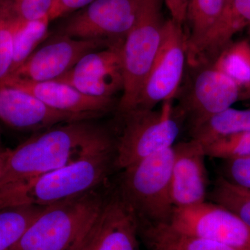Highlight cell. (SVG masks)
Listing matches in <instances>:
<instances>
[{
    "mask_svg": "<svg viewBox=\"0 0 250 250\" xmlns=\"http://www.w3.org/2000/svg\"><path fill=\"white\" fill-rule=\"evenodd\" d=\"M250 131V109L229 108L191 129L192 139L204 147L226 136Z\"/></svg>",
    "mask_w": 250,
    "mask_h": 250,
    "instance_id": "cell-19",
    "label": "cell"
},
{
    "mask_svg": "<svg viewBox=\"0 0 250 250\" xmlns=\"http://www.w3.org/2000/svg\"><path fill=\"white\" fill-rule=\"evenodd\" d=\"M250 27V0H225L223 12L201 43L188 56L192 63H210L238 31Z\"/></svg>",
    "mask_w": 250,
    "mask_h": 250,
    "instance_id": "cell-17",
    "label": "cell"
},
{
    "mask_svg": "<svg viewBox=\"0 0 250 250\" xmlns=\"http://www.w3.org/2000/svg\"><path fill=\"white\" fill-rule=\"evenodd\" d=\"M223 178L250 191V156L223 160Z\"/></svg>",
    "mask_w": 250,
    "mask_h": 250,
    "instance_id": "cell-27",
    "label": "cell"
},
{
    "mask_svg": "<svg viewBox=\"0 0 250 250\" xmlns=\"http://www.w3.org/2000/svg\"><path fill=\"white\" fill-rule=\"evenodd\" d=\"M173 146L124 169L118 188L141 220L168 223L174 210L171 198Z\"/></svg>",
    "mask_w": 250,
    "mask_h": 250,
    "instance_id": "cell-5",
    "label": "cell"
},
{
    "mask_svg": "<svg viewBox=\"0 0 250 250\" xmlns=\"http://www.w3.org/2000/svg\"><path fill=\"white\" fill-rule=\"evenodd\" d=\"M111 46L104 41L75 39L60 34L34 51L8 77L34 82L57 80L71 70L85 54Z\"/></svg>",
    "mask_w": 250,
    "mask_h": 250,
    "instance_id": "cell-11",
    "label": "cell"
},
{
    "mask_svg": "<svg viewBox=\"0 0 250 250\" xmlns=\"http://www.w3.org/2000/svg\"><path fill=\"white\" fill-rule=\"evenodd\" d=\"M90 234L88 235V236L86 238H85V241H83V243H82V244L81 245V246L79 247L78 248H77V250H92L91 245H90Z\"/></svg>",
    "mask_w": 250,
    "mask_h": 250,
    "instance_id": "cell-31",
    "label": "cell"
},
{
    "mask_svg": "<svg viewBox=\"0 0 250 250\" xmlns=\"http://www.w3.org/2000/svg\"><path fill=\"white\" fill-rule=\"evenodd\" d=\"M187 62L183 26L168 20L159 53L143 83L134 110L153 109L159 104L173 100L182 83Z\"/></svg>",
    "mask_w": 250,
    "mask_h": 250,
    "instance_id": "cell-7",
    "label": "cell"
},
{
    "mask_svg": "<svg viewBox=\"0 0 250 250\" xmlns=\"http://www.w3.org/2000/svg\"><path fill=\"white\" fill-rule=\"evenodd\" d=\"M189 1L190 0H165L166 6L172 16L171 19L182 26L187 21Z\"/></svg>",
    "mask_w": 250,
    "mask_h": 250,
    "instance_id": "cell-30",
    "label": "cell"
},
{
    "mask_svg": "<svg viewBox=\"0 0 250 250\" xmlns=\"http://www.w3.org/2000/svg\"><path fill=\"white\" fill-rule=\"evenodd\" d=\"M139 218L117 188L106 195L90 235L92 250H141Z\"/></svg>",
    "mask_w": 250,
    "mask_h": 250,
    "instance_id": "cell-13",
    "label": "cell"
},
{
    "mask_svg": "<svg viewBox=\"0 0 250 250\" xmlns=\"http://www.w3.org/2000/svg\"><path fill=\"white\" fill-rule=\"evenodd\" d=\"M18 18L12 0H0V83L11 73L14 54V29Z\"/></svg>",
    "mask_w": 250,
    "mask_h": 250,
    "instance_id": "cell-25",
    "label": "cell"
},
{
    "mask_svg": "<svg viewBox=\"0 0 250 250\" xmlns=\"http://www.w3.org/2000/svg\"><path fill=\"white\" fill-rule=\"evenodd\" d=\"M123 45H113L85 54L57 81L71 85L88 96L114 98L124 88Z\"/></svg>",
    "mask_w": 250,
    "mask_h": 250,
    "instance_id": "cell-12",
    "label": "cell"
},
{
    "mask_svg": "<svg viewBox=\"0 0 250 250\" xmlns=\"http://www.w3.org/2000/svg\"><path fill=\"white\" fill-rule=\"evenodd\" d=\"M115 149L36 176L0 190V209L14 206H48L81 196L107 182Z\"/></svg>",
    "mask_w": 250,
    "mask_h": 250,
    "instance_id": "cell-2",
    "label": "cell"
},
{
    "mask_svg": "<svg viewBox=\"0 0 250 250\" xmlns=\"http://www.w3.org/2000/svg\"><path fill=\"white\" fill-rule=\"evenodd\" d=\"M140 0H95L69 20L61 34L123 45L134 26Z\"/></svg>",
    "mask_w": 250,
    "mask_h": 250,
    "instance_id": "cell-9",
    "label": "cell"
},
{
    "mask_svg": "<svg viewBox=\"0 0 250 250\" xmlns=\"http://www.w3.org/2000/svg\"><path fill=\"white\" fill-rule=\"evenodd\" d=\"M46 207L14 206L0 209V250H9Z\"/></svg>",
    "mask_w": 250,
    "mask_h": 250,
    "instance_id": "cell-23",
    "label": "cell"
},
{
    "mask_svg": "<svg viewBox=\"0 0 250 250\" xmlns=\"http://www.w3.org/2000/svg\"><path fill=\"white\" fill-rule=\"evenodd\" d=\"M139 223V236L149 250H249L186 234L167 223Z\"/></svg>",
    "mask_w": 250,
    "mask_h": 250,
    "instance_id": "cell-18",
    "label": "cell"
},
{
    "mask_svg": "<svg viewBox=\"0 0 250 250\" xmlns=\"http://www.w3.org/2000/svg\"><path fill=\"white\" fill-rule=\"evenodd\" d=\"M192 67L195 72L188 82L179 110L188 120L191 129L243 100L236 83L211 63Z\"/></svg>",
    "mask_w": 250,
    "mask_h": 250,
    "instance_id": "cell-10",
    "label": "cell"
},
{
    "mask_svg": "<svg viewBox=\"0 0 250 250\" xmlns=\"http://www.w3.org/2000/svg\"><path fill=\"white\" fill-rule=\"evenodd\" d=\"M92 121L56 125L9 149L0 171V190L115 149V139L109 131Z\"/></svg>",
    "mask_w": 250,
    "mask_h": 250,
    "instance_id": "cell-1",
    "label": "cell"
},
{
    "mask_svg": "<svg viewBox=\"0 0 250 250\" xmlns=\"http://www.w3.org/2000/svg\"><path fill=\"white\" fill-rule=\"evenodd\" d=\"M85 117L57 111L29 92L0 85V121L15 129L41 131Z\"/></svg>",
    "mask_w": 250,
    "mask_h": 250,
    "instance_id": "cell-15",
    "label": "cell"
},
{
    "mask_svg": "<svg viewBox=\"0 0 250 250\" xmlns=\"http://www.w3.org/2000/svg\"><path fill=\"white\" fill-rule=\"evenodd\" d=\"M158 110L135 109L121 115L123 127L115 139V166L124 170L174 146L179 134L172 100Z\"/></svg>",
    "mask_w": 250,
    "mask_h": 250,
    "instance_id": "cell-6",
    "label": "cell"
},
{
    "mask_svg": "<svg viewBox=\"0 0 250 250\" xmlns=\"http://www.w3.org/2000/svg\"><path fill=\"white\" fill-rule=\"evenodd\" d=\"M206 155L227 159L250 156V131L226 136L205 146Z\"/></svg>",
    "mask_w": 250,
    "mask_h": 250,
    "instance_id": "cell-26",
    "label": "cell"
},
{
    "mask_svg": "<svg viewBox=\"0 0 250 250\" xmlns=\"http://www.w3.org/2000/svg\"><path fill=\"white\" fill-rule=\"evenodd\" d=\"M48 16L35 21H23L18 18L14 29V54L11 75L35 51L37 46L48 34Z\"/></svg>",
    "mask_w": 250,
    "mask_h": 250,
    "instance_id": "cell-22",
    "label": "cell"
},
{
    "mask_svg": "<svg viewBox=\"0 0 250 250\" xmlns=\"http://www.w3.org/2000/svg\"><path fill=\"white\" fill-rule=\"evenodd\" d=\"M162 0H140L134 26L122 48L124 88L117 111L121 115L134 109L143 83L162 43L166 21Z\"/></svg>",
    "mask_w": 250,
    "mask_h": 250,
    "instance_id": "cell-4",
    "label": "cell"
},
{
    "mask_svg": "<svg viewBox=\"0 0 250 250\" xmlns=\"http://www.w3.org/2000/svg\"><path fill=\"white\" fill-rule=\"evenodd\" d=\"M105 197L99 188L46 207L9 250H77L95 226Z\"/></svg>",
    "mask_w": 250,
    "mask_h": 250,
    "instance_id": "cell-3",
    "label": "cell"
},
{
    "mask_svg": "<svg viewBox=\"0 0 250 250\" xmlns=\"http://www.w3.org/2000/svg\"><path fill=\"white\" fill-rule=\"evenodd\" d=\"M167 223L186 234L250 250V228L231 210L214 202L174 208Z\"/></svg>",
    "mask_w": 250,
    "mask_h": 250,
    "instance_id": "cell-8",
    "label": "cell"
},
{
    "mask_svg": "<svg viewBox=\"0 0 250 250\" xmlns=\"http://www.w3.org/2000/svg\"><path fill=\"white\" fill-rule=\"evenodd\" d=\"M225 0H190L187 21L188 32L186 34L187 56L193 52L214 27L223 12Z\"/></svg>",
    "mask_w": 250,
    "mask_h": 250,
    "instance_id": "cell-21",
    "label": "cell"
},
{
    "mask_svg": "<svg viewBox=\"0 0 250 250\" xmlns=\"http://www.w3.org/2000/svg\"><path fill=\"white\" fill-rule=\"evenodd\" d=\"M6 149V148L3 147L2 145H1V139H0V153L2 152Z\"/></svg>",
    "mask_w": 250,
    "mask_h": 250,
    "instance_id": "cell-33",
    "label": "cell"
},
{
    "mask_svg": "<svg viewBox=\"0 0 250 250\" xmlns=\"http://www.w3.org/2000/svg\"><path fill=\"white\" fill-rule=\"evenodd\" d=\"M212 202L238 215L250 228V191L233 185L223 177L217 179L209 194Z\"/></svg>",
    "mask_w": 250,
    "mask_h": 250,
    "instance_id": "cell-24",
    "label": "cell"
},
{
    "mask_svg": "<svg viewBox=\"0 0 250 250\" xmlns=\"http://www.w3.org/2000/svg\"><path fill=\"white\" fill-rule=\"evenodd\" d=\"M0 85L25 90L52 109L90 120L105 114L114 106V98L88 96L71 85L57 80L34 82L8 77Z\"/></svg>",
    "mask_w": 250,
    "mask_h": 250,
    "instance_id": "cell-16",
    "label": "cell"
},
{
    "mask_svg": "<svg viewBox=\"0 0 250 250\" xmlns=\"http://www.w3.org/2000/svg\"><path fill=\"white\" fill-rule=\"evenodd\" d=\"M53 0H12L18 18L23 21H35L48 16Z\"/></svg>",
    "mask_w": 250,
    "mask_h": 250,
    "instance_id": "cell-28",
    "label": "cell"
},
{
    "mask_svg": "<svg viewBox=\"0 0 250 250\" xmlns=\"http://www.w3.org/2000/svg\"><path fill=\"white\" fill-rule=\"evenodd\" d=\"M9 151V149H7V148H6L4 151L0 153V171L1 170L3 166H4L5 160H6V157H7Z\"/></svg>",
    "mask_w": 250,
    "mask_h": 250,
    "instance_id": "cell-32",
    "label": "cell"
},
{
    "mask_svg": "<svg viewBox=\"0 0 250 250\" xmlns=\"http://www.w3.org/2000/svg\"><path fill=\"white\" fill-rule=\"evenodd\" d=\"M171 174V198L174 208L206 202L207 173L205 147L196 140L174 144Z\"/></svg>",
    "mask_w": 250,
    "mask_h": 250,
    "instance_id": "cell-14",
    "label": "cell"
},
{
    "mask_svg": "<svg viewBox=\"0 0 250 250\" xmlns=\"http://www.w3.org/2000/svg\"><path fill=\"white\" fill-rule=\"evenodd\" d=\"M93 1L95 0H53L48 15L49 21H54L75 10L84 8Z\"/></svg>",
    "mask_w": 250,
    "mask_h": 250,
    "instance_id": "cell-29",
    "label": "cell"
},
{
    "mask_svg": "<svg viewBox=\"0 0 250 250\" xmlns=\"http://www.w3.org/2000/svg\"><path fill=\"white\" fill-rule=\"evenodd\" d=\"M212 65L233 80L241 89L243 99L250 98V42L229 43L215 57Z\"/></svg>",
    "mask_w": 250,
    "mask_h": 250,
    "instance_id": "cell-20",
    "label": "cell"
}]
</instances>
